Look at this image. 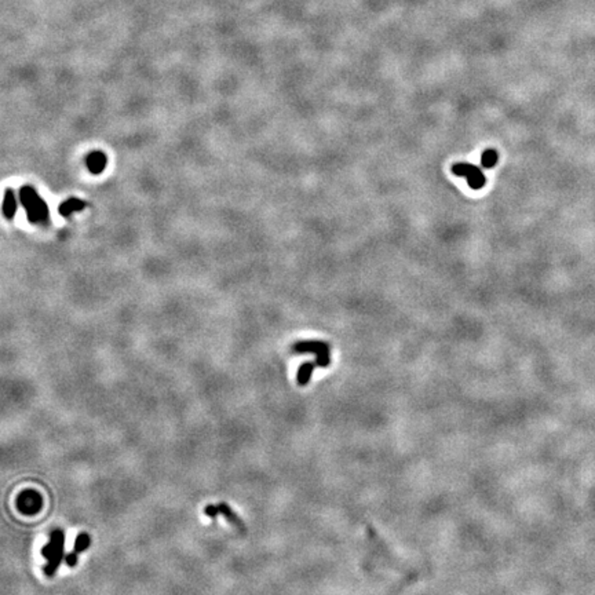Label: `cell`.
<instances>
[{"label":"cell","instance_id":"cell-8","mask_svg":"<svg viewBox=\"0 0 595 595\" xmlns=\"http://www.w3.org/2000/svg\"><path fill=\"white\" fill-rule=\"evenodd\" d=\"M86 205H87V204L84 203L83 200L76 197H70L59 205V214L62 215L63 218H68V216H70L73 212L83 211Z\"/></svg>","mask_w":595,"mask_h":595},{"label":"cell","instance_id":"cell-2","mask_svg":"<svg viewBox=\"0 0 595 595\" xmlns=\"http://www.w3.org/2000/svg\"><path fill=\"white\" fill-rule=\"evenodd\" d=\"M63 546H65V533L62 529H55L50 535V542L42 548V557L48 561L46 566L43 568V572L47 577L55 576L57 570L62 562H65V554H63Z\"/></svg>","mask_w":595,"mask_h":595},{"label":"cell","instance_id":"cell-5","mask_svg":"<svg viewBox=\"0 0 595 595\" xmlns=\"http://www.w3.org/2000/svg\"><path fill=\"white\" fill-rule=\"evenodd\" d=\"M43 507V497L39 492L26 489L17 497V508L25 515H36Z\"/></svg>","mask_w":595,"mask_h":595},{"label":"cell","instance_id":"cell-14","mask_svg":"<svg viewBox=\"0 0 595 595\" xmlns=\"http://www.w3.org/2000/svg\"><path fill=\"white\" fill-rule=\"evenodd\" d=\"M78 562H79V555L78 554H75L73 551L65 555V564L68 565L69 568H75V566H78Z\"/></svg>","mask_w":595,"mask_h":595},{"label":"cell","instance_id":"cell-10","mask_svg":"<svg viewBox=\"0 0 595 595\" xmlns=\"http://www.w3.org/2000/svg\"><path fill=\"white\" fill-rule=\"evenodd\" d=\"M316 366H317L316 365V361L314 362H309V361L308 362H303L296 375V382L299 386H306L308 385L310 379H312V375H313Z\"/></svg>","mask_w":595,"mask_h":595},{"label":"cell","instance_id":"cell-7","mask_svg":"<svg viewBox=\"0 0 595 595\" xmlns=\"http://www.w3.org/2000/svg\"><path fill=\"white\" fill-rule=\"evenodd\" d=\"M218 507H219L220 514L226 518V521L229 522V524H232L233 527L237 528L240 532H246V524L241 521V518L232 510V507H230L229 504H226V503H219Z\"/></svg>","mask_w":595,"mask_h":595},{"label":"cell","instance_id":"cell-4","mask_svg":"<svg viewBox=\"0 0 595 595\" xmlns=\"http://www.w3.org/2000/svg\"><path fill=\"white\" fill-rule=\"evenodd\" d=\"M452 173L458 177L467 178L469 186L474 190L481 189L486 182V178L481 171V168L475 167L470 163H456L452 166Z\"/></svg>","mask_w":595,"mask_h":595},{"label":"cell","instance_id":"cell-13","mask_svg":"<svg viewBox=\"0 0 595 595\" xmlns=\"http://www.w3.org/2000/svg\"><path fill=\"white\" fill-rule=\"evenodd\" d=\"M204 514H205L207 517L211 518V519H216L218 514H220L219 507H218V504H216V506H215V504H207L205 508H204Z\"/></svg>","mask_w":595,"mask_h":595},{"label":"cell","instance_id":"cell-3","mask_svg":"<svg viewBox=\"0 0 595 595\" xmlns=\"http://www.w3.org/2000/svg\"><path fill=\"white\" fill-rule=\"evenodd\" d=\"M293 353L298 354H316V365L320 368H327L331 362L329 345L321 340H302L292 346Z\"/></svg>","mask_w":595,"mask_h":595},{"label":"cell","instance_id":"cell-12","mask_svg":"<svg viewBox=\"0 0 595 595\" xmlns=\"http://www.w3.org/2000/svg\"><path fill=\"white\" fill-rule=\"evenodd\" d=\"M497 160H499V153L495 149H486L481 156V166L484 168H492L496 166Z\"/></svg>","mask_w":595,"mask_h":595},{"label":"cell","instance_id":"cell-1","mask_svg":"<svg viewBox=\"0 0 595 595\" xmlns=\"http://www.w3.org/2000/svg\"><path fill=\"white\" fill-rule=\"evenodd\" d=\"M20 200H21L22 207L25 208L28 220L35 225H46L48 222V207L46 201L43 200L36 189L32 188L29 185L22 186L20 190Z\"/></svg>","mask_w":595,"mask_h":595},{"label":"cell","instance_id":"cell-6","mask_svg":"<svg viewBox=\"0 0 595 595\" xmlns=\"http://www.w3.org/2000/svg\"><path fill=\"white\" fill-rule=\"evenodd\" d=\"M106 164H108V159H106V155L104 152L94 151L86 157V166L89 168L90 173L94 174V175L104 173Z\"/></svg>","mask_w":595,"mask_h":595},{"label":"cell","instance_id":"cell-11","mask_svg":"<svg viewBox=\"0 0 595 595\" xmlns=\"http://www.w3.org/2000/svg\"><path fill=\"white\" fill-rule=\"evenodd\" d=\"M91 546V536H90L89 533H80V535H78V538H76V540H75V546H73V551L75 554H78V555H80V554L83 553V551H86L87 548Z\"/></svg>","mask_w":595,"mask_h":595},{"label":"cell","instance_id":"cell-9","mask_svg":"<svg viewBox=\"0 0 595 595\" xmlns=\"http://www.w3.org/2000/svg\"><path fill=\"white\" fill-rule=\"evenodd\" d=\"M17 212V198L14 192L10 188L6 189L5 198H3V215L7 219H13Z\"/></svg>","mask_w":595,"mask_h":595}]
</instances>
